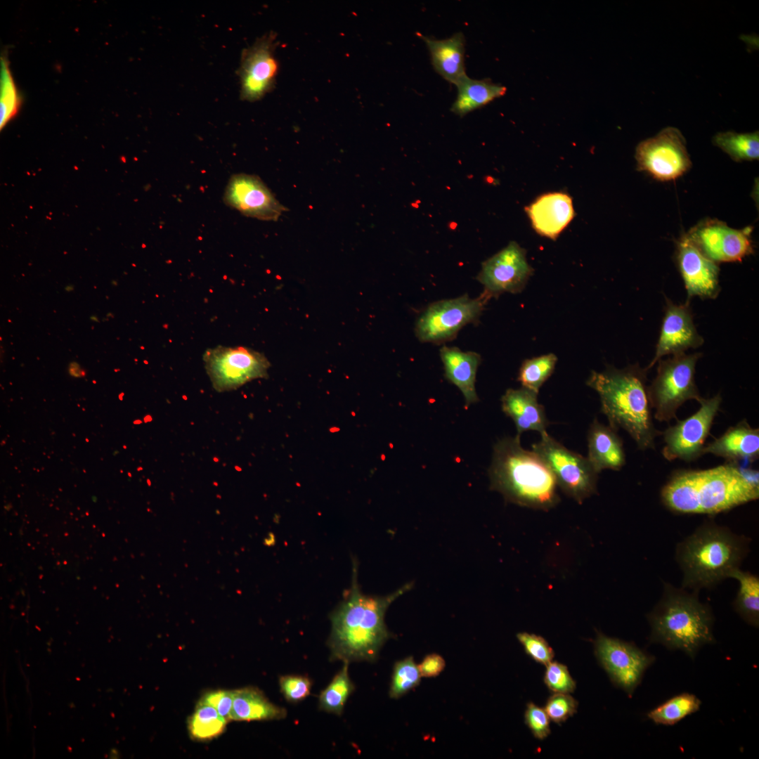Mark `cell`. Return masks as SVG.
Masks as SVG:
<instances>
[{"label":"cell","instance_id":"6da1fadb","mask_svg":"<svg viewBox=\"0 0 759 759\" xmlns=\"http://www.w3.org/2000/svg\"><path fill=\"white\" fill-rule=\"evenodd\" d=\"M358 562L353 558L350 587L330 615L331 631L327 646L332 661H375L384 644L392 636L384 620L387 609L413 587L408 583L384 596L368 595L363 593L358 583Z\"/></svg>","mask_w":759,"mask_h":759},{"label":"cell","instance_id":"7a4b0ae2","mask_svg":"<svg viewBox=\"0 0 759 759\" xmlns=\"http://www.w3.org/2000/svg\"><path fill=\"white\" fill-rule=\"evenodd\" d=\"M759 497L758 473L734 465L674 473L661 489L663 505L678 514H715Z\"/></svg>","mask_w":759,"mask_h":759},{"label":"cell","instance_id":"3957f363","mask_svg":"<svg viewBox=\"0 0 759 759\" xmlns=\"http://www.w3.org/2000/svg\"><path fill=\"white\" fill-rule=\"evenodd\" d=\"M646 371L638 365L608 366L602 372L592 371L586 382L598 393L609 427L625 429L641 450L654 449L655 438L661 434L653 424Z\"/></svg>","mask_w":759,"mask_h":759},{"label":"cell","instance_id":"277c9868","mask_svg":"<svg viewBox=\"0 0 759 759\" xmlns=\"http://www.w3.org/2000/svg\"><path fill=\"white\" fill-rule=\"evenodd\" d=\"M749 544L748 538L711 520L705 521L677 546L682 588L699 592L730 578L748 554Z\"/></svg>","mask_w":759,"mask_h":759},{"label":"cell","instance_id":"5b68a950","mask_svg":"<svg viewBox=\"0 0 759 759\" xmlns=\"http://www.w3.org/2000/svg\"><path fill=\"white\" fill-rule=\"evenodd\" d=\"M489 476L492 490L519 505L547 510L559 501L552 472L538 454L521 447L517 435L494 446Z\"/></svg>","mask_w":759,"mask_h":759},{"label":"cell","instance_id":"8992f818","mask_svg":"<svg viewBox=\"0 0 759 759\" xmlns=\"http://www.w3.org/2000/svg\"><path fill=\"white\" fill-rule=\"evenodd\" d=\"M663 585L660 601L647 616L650 642L682 650L694 659L701 647L715 642L711 609L699 600V592Z\"/></svg>","mask_w":759,"mask_h":759},{"label":"cell","instance_id":"52a82bcc","mask_svg":"<svg viewBox=\"0 0 759 759\" xmlns=\"http://www.w3.org/2000/svg\"><path fill=\"white\" fill-rule=\"evenodd\" d=\"M699 353L673 355L659 361L657 375L648 389V395L655 418L669 422L676 419L677 409L685 401L703 398L695 383V368Z\"/></svg>","mask_w":759,"mask_h":759},{"label":"cell","instance_id":"ba28073f","mask_svg":"<svg viewBox=\"0 0 759 759\" xmlns=\"http://www.w3.org/2000/svg\"><path fill=\"white\" fill-rule=\"evenodd\" d=\"M540 436L532 450L550 468L563 492L578 503L596 493L598 473L588 458L567 449L547 432Z\"/></svg>","mask_w":759,"mask_h":759},{"label":"cell","instance_id":"9c48e42d","mask_svg":"<svg viewBox=\"0 0 759 759\" xmlns=\"http://www.w3.org/2000/svg\"><path fill=\"white\" fill-rule=\"evenodd\" d=\"M489 299L484 294L434 302L418 317L415 332L421 342L443 343L455 338L465 325L476 323Z\"/></svg>","mask_w":759,"mask_h":759},{"label":"cell","instance_id":"30bf717a","mask_svg":"<svg viewBox=\"0 0 759 759\" xmlns=\"http://www.w3.org/2000/svg\"><path fill=\"white\" fill-rule=\"evenodd\" d=\"M203 361L218 392L233 391L252 380L268 377L271 365L263 353L244 346L207 349Z\"/></svg>","mask_w":759,"mask_h":759},{"label":"cell","instance_id":"8fae6325","mask_svg":"<svg viewBox=\"0 0 759 759\" xmlns=\"http://www.w3.org/2000/svg\"><path fill=\"white\" fill-rule=\"evenodd\" d=\"M635 158L639 170L661 181L675 179L691 166L685 138L677 129L671 126L640 142Z\"/></svg>","mask_w":759,"mask_h":759},{"label":"cell","instance_id":"7c38bea8","mask_svg":"<svg viewBox=\"0 0 759 759\" xmlns=\"http://www.w3.org/2000/svg\"><path fill=\"white\" fill-rule=\"evenodd\" d=\"M722 401L720 394L702 398L699 410L663 432V455L668 460L693 461L703 455L705 441Z\"/></svg>","mask_w":759,"mask_h":759},{"label":"cell","instance_id":"4fadbf2b","mask_svg":"<svg viewBox=\"0 0 759 759\" xmlns=\"http://www.w3.org/2000/svg\"><path fill=\"white\" fill-rule=\"evenodd\" d=\"M596 656L616 686L632 694L654 657L634 644L599 633L595 642Z\"/></svg>","mask_w":759,"mask_h":759},{"label":"cell","instance_id":"5bb4252c","mask_svg":"<svg viewBox=\"0 0 759 759\" xmlns=\"http://www.w3.org/2000/svg\"><path fill=\"white\" fill-rule=\"evenodd\" d=\"M533 272L526 259V250L511 241L482 263L476 280L484 286L482 294L490 299L504 292H521Z\"/></svg>","mask_w":759,"mask_h":759},{"label":"cell","instance_id":"9a60e30c","mask_svg":"<svg viewBox=\"0 0 759 759\" xmlns=\"http://www.w3.org/2000/svg\"><path fill=\"white\" fill-rule=\"evenodd\" d=\"M276 44L275 34L271 32L242 51L238 69L242 100L257 101L273 89L278 72Z\"/></svg>","mask_w":759,"mask_h":759},{"label":"cell","instance_id":"2e32d148","mask_svg":"<svg viewBox=\"0 0 759 759\" xmlns=\"http://www.w3.org/2000/svg\"><path fill=\"white\" fill-rule=\"evenodd\" d=\"M223 201L246 216L263 221H277L287 210L261 179L254 174L232 175L225 188Z\"/></svg>","mask_w":759,"mask_h":759},{"label":"cell","instance_id":"e0dca14e","mask_svg":"<svg viewBox=\"0 0 759 759\" xmlns=\"http://www.w3.org/2000/svg\"><path fill=\"white\" fill-rule=\"evenodd\" d=\"M751 228L737 230L724 223L710 221L689 234L701 251L713 261H741L752 252Z\"/></svg>","mask_w":759,"mask_h":759},{"label":"cell","instance_id":"ac0fdd59","mask_svg":"<svg viewBox=\"0 0 759 759\" xmlns=\"http://www.w3.org/2000/svg\"><path fill=\"white\" fill-rule=\"evenodd\" d=\"M677 259L688 298L717 297L718 266L701 251L689 235L679 242Z\"/></svg>","mask_w":759,"mask_h":759},{"label":"cell","instance_id":"d6986e66","mask_svg":"<svg viewBox=\"0 0 759 759\" xmlns=\"http://www.w3.org/2000/svg\"><path fill=\"white\" fill-rule=\"evenodd\" d=\"M703 342L694 326L688 304H675L668 301L654 357L647 369L651 368L663 356L684 353Z\"/></svg>","mask_w":759,"mask_h":759},{"label":"cell","instance_id":"ffe728a7","mask_svg":"<svg viewBox=\"0 0 759 759\" xmlns=\"http://www.w3.org/2000/svg\"><path fill=\"white\" fill-rule=\"evenodd\" d=\"M525 210L535 231L552 240L557 238L575 215L571 196L563 192L543 194Z\"/></svg>","mask_w":759,"mask_h":759},{"label":"cell","instance_id":"44dd1931","mask_svg":"<svg viewBox=\"0 0 759 759\" xmlns=\"http://www.w3.org/2000/svg\"><path fill=\"white\" fill-rule=\"evenodd\" d=\"M445 378L462 394L465 407L479 401L475 382L481 356L474 351H462L455 346H443L439 351Z\"/></svg>","mask_w":759,"mask_h":759},{"label":"cell","instance_id":"7402d4cb","mask_svg":"<svg viewBox=\"0 0 759 759\" xmlns=\"http://www.w3.org/2000/svg\"><path fill=\"white\" fill-rule=\"evenodd\" d=\"M537 394L521 387L508 389L501 398L502 410L515 424L517 436L534 430L540 434L549 424L544 407L539 404Z\"/></svg>","mask_w":759,"mask_h":759},{"label":"cell","instance_id":"603a6c76","mask_svg":"<svg viewBox=\"0 0 759 759\" xmlns=\"http://www.w3.org/2000/svg\"><path fill=\"white\" fill-rule=\"evenodd\" d=\"M705 453L724 458L731 463L754 461L759 455V429L742 421L704 446L703 455Z\"/></svg>","mask_w":759,"mask_h":759},{"label":"cell","instance_id":"cb8c5ba5","mask_svg":"<svg viewBox=\"0 0 759 759\" xmlns=\"http://www.w3.org/2000/svg\"><path fill=\"white\" fill-rule=\"evenodd\" d=\"M429 51L435 71L447 82L456 85L465 76V39L461 32L445 39H434L422 34Z\"/></svg>","mask_w":759,"mask_h":759},{"label":"cell","instance_id":"d4e9b609","mask_svg":"<svg viewBox=\"0 0 759 759\" xmlns=\"http://www.w3.org/2000/svg\"><path fill=\"white\" fill-rule=\"evenodd\" d=\"M588 456L594 469L599 474L609 469L620 470L625 464L623 442L616 431L595 419L588 432Z\"/></svg>","mask_w":759,"mask_h":759},{"label":"cell","instance_id":"484cf974","mask_svg":"<svg viewBox=\"0 0 759 759\" xmlns=\"http://www.w3.org/2000/svg\"><path fill=\"white\" fill-rule=\"evenodd\" d=\"M231 721L280 720L287 711L271 703L258 688L246 687L233 689Z\"/></svg>","mask_w":759,"mask_h":759},{"label":"cell","instance_id":"4316f807","mask_svg":"<svg viewBox=\"0 0 759 759\" xmlns=\"http://www.w3.org/2000/svg\"><path fill=\"white\" fill-rule=\"evenodd\" d=\"M456 86L458 95L450 108V111L460 117L504 96L507 91L504 86L486 80L473 79L467 75L465 76Z\"/></svg>","mask_w":759,"mask_h":759},{"label":"cell","instance_id":"83f0119b","mask_svg":"<svg viewBox=\"0 0 759 759\" xmlns=\"http://www.w3.org/2000/svg\"><path fill=\"white\" fill-rule=\"evenodd\" d=\"M730 578L737 580L739 588L734 601V610L749 625H759V578L758 576L740 569L735 570Z\"/></svg>","mask_w":759,"mask_h":759},{"label":"cell","instance_id":"f1b7e54d","mask_svg":"<svg viewBox=\"0 0 759 759\" xmlns=\"http://www.w3.org/2000/svg\"><path fill=\"white\" fill-rule=\"evenodd\" d=\"M349 663L344 662L343 667L320 692L318 699L320 710L337 715L342 713L349 696L355 689L349 674Z\"/></svg>","mask_w":759,"mask_h":759},{"label":"cell","instance_id":"f546056e","mask_svg":"<svg viewBox=\"0 0 759 759\" xmlns=\"http://www.w3.org/2000/svg\"><path fill=\"white\" fill-rule=\"evenodd\" d=\"M713 143L735 161L753 160L759 157V134L720 132L713 138Z\"/></svg>","mask_w":759,"mask_h":759},{"label":"cell","instance_id":"4dcf8cb0","mask_svg":"<svg viewBox=\"0 0 759 759\" xmlns=\"http://www.w3.org/2000/svg\"><path fill=\"white\" fill-rule=\"evenodd\" d=\"M700 706L701 701L695 695L682 693L649 711L647 717L656 724L673 725L696 712Z\"/></svg>","mask_w":759,"mask_h":759},{"label":"cell","instance_id":"1f68e13d","mask_svg":"<svg viewBox=\"0 0 759 759\" xmlns=\"http://www.w3.org/2000/svg\"><path fill=\"white\" fill-rule=\"evenodd\" d=\"M228 722L214 707L198 702L189 718L188 730L193 739L206 741L222 734Z\"/></svg>","mask_w":759,"mask_h":759},{"label":"cell","instance_id":"d6a6232c","mask_svg":"<svg viewBox=\"0 0 759 759\" xmlns=\"http://www.w3.org/2000/svg\"><path fill=\"white\" fill-rule=\"evenodd\" d=\"M557 357L554 353L524 360L519 368L517 380L523 388L538 394L540 388L553 373Z\"/></svg>","mask_w":759,"mask_h":759},{"label":"cell","instance_id":"836d02e7","mask_svg":"<svg viewBox=\"0 0 759 759\" xmlns=\"http://www.w3.org/2000/svg\"><path fill=\"white\" fill-rule=\"evenodd\" d=\"M421 675L413 656H408L395 663L393 668L389 696L398 699L416 687L420 682Z\"/></svg>","mask_w":759,"mask_h":759},{"label":"cell","instance_id":"e575fe53","mask_svg":"<svg viewBox=\"0 0 759 759\" xmlns=\"http://www.w3.org/2000/svg\"><path fill=\"white\" fill-rule=\"evenodd\" d=\"M545 683L554 693L569 694L576 689V682L567 667L559 662L550 661L546 665Z\"/></svg>","mask_w":759,"mask_h":759},{"label":"cell","instance_id":"d590c367","mask_svg":"<svg viewBox=\"0 0 759 759\" xmlns=\"http://www.w3.org/2000/svg\"><path fill=\"white\" fill-rule=\"evenodd\" d=\"M280 692L290 703H297L305 699L311 693L312 682L306 676L285 675L279 678Z\"/></svg>","mask_w":759,"mask_h":759},{"label":"cell","instance_id":"8d00e7d4","mask_svg":"<svg viewBox=\"0 0 759 759\" xmlns=\"http://www.w3.org/2000/svg\"><path fill=\"white\" fill-rule=\"evenodd\" d=\"M578 707L577 701L569 694L554 693L547 701L545 711L555 723H561L573 715Z\"/></svg>","mask_w":759,"mask_h":759},{"label":"cell","instance_id":"74e56055","mask_svg":"<svg viewBox=\"0 0 759 759\" xmlns=\"http://www.w3.org/2000/svg\"><path fill=\"white\" fill-rule=\"evenodd\" d=\"M517 637L526 654L534 661L545 666L552 661L553 649L543 637L527 632L518 633Z\"/></svg>","mask_w":759,"mask_h":759},{"label":"cell","instance_id":"f35d334b","mask_svg":"<svg viewBox=\"0 0 759 759\" xmlns=\"http://www.w3.org/2000/svg\"><path fill=\"white\" fill-rule=\"evenodd\" d=\"M525 722L534 737L538 739L547 737L550 732V718L545 709L529 703L524 715Z\"/></svg>","mask_w":759,"mask_h":759},{"label":"cell","instance_id":"ab89813d","mask_svg":"<svg viewBox=\"0 0 759 759\" xmlns=\"http://www.w3.org/2000/svg\"><path fill=\"white\" fill-rule=\"evenodd\" d=\"M233 689L209 691L201 697L199 702L214 707L221 716L229 722L231 721L230 716L233 706Z\"/></svg>","mask_w":759,"mask_h":759},{"label":"cell","instance_id":"60d3db41","mask_svg":"<svg viewBox=\"0 0 759 759\" xmlns=\"http://www.w3.org/2000/svg\"><path fill=\"white\" fill-rule=\"evenodd\" d=\"M445 666L444 659L438 654L427 655L422 662L417 665L421 677H423L438 676L443 671Z\"/></svg>","mask_w":759,"mask_h":759}]
</instances>
